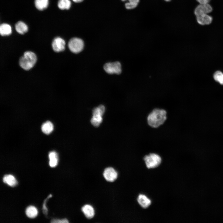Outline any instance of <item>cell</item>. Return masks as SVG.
<instances>
[{
  "instance_id": "6da1fadb",
  "label": "cell",
  "mask_w": 223,
  "mask_h": 223,
  "mask_svg": "<svg viewBox=\"0 0 223 223\" xmlns=\"http://www.w3.org/2000/svg\"><path fill=\"white\" fill-rule=\"evenodd\" d=\"M166 112L164 110L156 108L148 115L147 121L151 127L156 128L162 125L166 119Z\"/></svg>"
},
{
  "instance_id": "7a4b0ae2",
  "label": "cell",
  "mask_w": 223,
  "mask_h": 223,
  "mask_svg": "<svg viewBox=\"0 0 223 223\" xmlns=\"http://www.w3.org/2000/svg\"><path fill=\"white\" fill-rule=\"evenodd\" d=\"M37 60V57L35 54L32 52L27 51L25 52L20 58L19 64L22 68L28 70L33 67Z\"/></svg>"
},
{
  "instance_id": "3957f363",
  "label": "cell",
  "mask_w": 223,
  "mask_h": 223,
  "mask_svg": "<svg viewBox=\"0 0 223 223\" xmlns=\"http://www.w3.org/2000/svg\"><path fill=\"white\" fill-rule=\"evenodd\" d=\"M105 107L100 105L93 110V116L91 120L92 124L95 127L99 126L103 121V116L105 112Z\"/></svg>"
},
{
  "instance_id": "277c9868",
  "label": "cell",
  "mask_w": 223,
  "mask_h": 223,
  "mask_svg": "<svg viewBox=\"0 0 223 223\" xmlns=\"http://www.w3.org/2000/svg\"><path fill=\"white\" fill-rule=\"evenodd\" d=\"M144 160L146 167L148 168H154L158 167L161 164V158L158 155L150 153L144 156Z\"/></svg>"
},
{
  "instance_id": "5b68a950",
  "label": "cell",
  "mask_w": 223,
  "mask_h": 223,
  "mask_svg": "<svg viewBox=\"0 0 223 223\" xmlns=\"http://www.w3.org/2000/svg\"><path fill=\"white\" fill-rule=\"evenodd\" d=\"M68 47L71 51L75 53H77L81 52L83 49L84 43L80 38H73L69 40Z\"/></svg>"
},
{
  "instance_id": "8992f818",
  "label": "cell",
  "mask_w": 223,
  "mask_h": 223,
  "mask_svg": "<svg viewBox=\"0 0 223 223\" xmlns=\"http://www.w3.org/2000/svg\"><path fill=\"white\" fill-rule=\"evenodd\" d=\"M103 68L105 72L109 74H119L122 71L121 64L119 62L107 63L104 65Z\"/></svg>"
},
{
  "instance_id": "52a82bcc",
  "label": "cell",
  "mask_w": 223,
  "mask_h": 223,
  "mask_svg": "<svg viewBox=\"0 0 223 223\" xmlns=\"http://www.w3.org/2000/svg\"><path fill=\"white\" fill-rule=\"evenodd\" d=\"M212 10V7L209 4H200L196 7L194 13L197 16L203 15L207 14L211 12Z\"/></svg>"
},
{
  "instance_id": "ba28073f",
  "label": "cell",
  "mask_w": 223,
  "mask_h": 223,
  "mask_svg": "<svg viewBox=\"0 0 223 223\" xmlns=\"http://www.w3.org/2000/svg\"><path fill=\"white\" fill-rule=\"evenodd\" d=\"M103 176L107 181L113 182L117 179L118 173L113 168L108 167L105 169L103 173Z\"/></svg>"
},
{
  "instance_id": "9c48e42d",
  "label": "cell",
  "mask_w": 223,
  "mask_h": 223,
  "mask_svg": "<svg viewBox=\"0 0 223 223\" xmlns=\"http://www.w3.org/2000/svg\"><path fill=\"white\" fill-rule=\"evenodd\" d=\"M65 42L62 38L57 37L53 40L52 46L53 50L56 52H59L64 50Z\"/></svg>"
},
{
  "instance_id": "30bf717a",
  "label": "cell",
  "mask_w": 223,
  "mask_h": 223,
  "mask_svg": "<svg viewBox=\"0 0 223 223\" xmlns=\"http://www.w3.org/2000/svg\"><path fill=\"white\" fill-rule=\"evenodd\" d=\"M139 204L143 208H148L151 204V200L144 195L139 194L137 198Z\"/></svg>"
},
{
  "instance_id": "8fae6325",
  "label": "cell",
  "mask_w": 223,
  "mask_h": 223,
  "mask_svg": "<svg viewBox=\"0 0 223 223\" xmlns=\"http://www.w3.org/2000/svg\"><path fill=\"white\" fill-rule=\"evenodd\" d=\"M198 23L202 25L209 24L212 22V17L208 14H204L196 16Z\"/></svg>"
},
{
  "instance_id": "7c38bea8",
  "label": "cell",
  "mask_w": 223,
  "mask_h": 223,
  "mask_svg": "<svg viewBox=\"0 0 223 223\" xmlns=\"http://www.w3.org/2000/svg\"><path fill=\"white\" fill-rule=\"evenodd\" d=\"M85 216L89 219L93 218L94 215V211L93 207L89 204L84 205L81 208Z\"/></svg>"
},
{
  "instance_id": "4fadbf2b",
  "label": "cell",
  "mask_w": 223,
  "mask_h": 223,
  "mask_svg": "<svg viewBox=\"0 0 223 223\" xmlns=\"http://www.w3.org/2000/svg\"><path fill=\"white\" fill-rule=\"evenodd\" d=\"M3 182L11 186H15L17 183L15 177L11 175H5L3 178Z\"/></svg>"
},
{
  "instance_id": "5bb4252c",
  "label": "cell",
  "mask_w": 223,
  "mask_h": 223,
  "mask_svg": "<svg viewBox=\"0 0 223 223\" xmlns=\"http://www.w3.org/2000/svg\"><path fill=\"white\" fill-rule=\"evenodd\" d=\"M15 28L16 31L20 34H24L28 30V27L27 25L21 21H19L16 23L15 25Z\"/></svg>"
},
{
  "instance_id": "9a60e30c",
  "label": "cell",
  "mask_w": 223,
  "mask_h": 223,
  "mask_svg": "<svg viewBox=\"0 0 223 223\" xmlns=\"http://www.w3.org/2000/svg\"><path fill=\"white\" fill-rule=\"evenodd\" d=\"M12 32V29L11 26L8 24L3 23L0 26V33L2 36H7L10 35Z\"/></svg>"
},
{
  "instance_id": "2e32d148",
  "label": "cell",
  "mask_w": 223,
  "mask_h": 223,
  "mask_svg": "<svg viewBox=\"0 0 223 223\" xmlns=\"http://www.w3.org/2000/svg\"><path fill=\"white\" fill-rule=\"evenodd\" d=\"M41 129L43 133L48 134L53 131L54 126L53 124L51 122L47 121L43 124Z\"/></svg>"
},
{
  "instance_id": "e0dca14e",
  "label": "cell",
  "mask_w": 223,
  "mask_h": 223,
  "mask_svg": "<svg viewBox=\"0 0 223 223\" xmlns=\"http://www.w3.org/2000/svg\"><path fill=\"white\" fill-rule=\"evenodd\" d=\"M49 157L50 166L52 167H55L57 164L58 161L57 153L55 151H51L49 154Z\"/></svg>"
},
{
  "instance_id": "ac0fdd59",
  "label": "cell",
  "mask_w": 223,
  "mask_h": 223,
  "mask_svg": "<svg viewBox=\"0 0 223 223\" xmlns=\"http://www.w3.org/2000/svg\"><path fill=\"white\" fill-rule=\"evenodd\" d=\"M25 213L28 217L33 218L37 216L38 212L37 209L35 207L30 206L26 208Z\"/></svg>"
},
{
  "instance_id": "d6986e66",
  "label": "cell",
  "mask_w": 223,
  "mask_h": 223,
  "mask_svg": "<svg viewBox=\"0 0 223 223\" xmlns=\"http://www.w3.org/2000/svg\"><path fill=\"white\" fill-rule=\"evenodd\" d=\"M48 0H35V4L36 7L39 10H42L47 7Z\"/></svg>"
},
{
  "instance_id": "ffe728a7",
  "label": "cell",
  "mask_w": 223,
  "mask_h": 223,
  "mask_svg": "<svg viewBox=\"0 0 223 223\" xmlns=\"http://www.w3.org/2000/svg\"><path fill=\"white\" fill-rule=\"evenodd\" d=\"M71 2L70 0H59L58 6L61 9H68L71 6Z\"/></svg>"
},
{
  "instance_id": "44dd1931",
  "label": "cell",
  "mask_w": 223,
  "mask_h": 223,
  "mask_svg": "<svg viewBox=\"0 0 223 223\" xmlns=\"http://www.w3.org/2000/svg\"><path fill=\"white\" fill-rule=\"evenodd\" d=\"M123 1H126L128 2L125 3V6L127 9H133L136 7L139 2V0H121Z\"/></svg>"
},
{
  "instance_id": "7402d4cb",
  "label": "cell",
  "mask_w": 223,
  "mask_h": 223,
  "mask_svg": "<svg viewBox=\"0 0 223 223\" xmlns=\"http://www.w3.org/2000/svg\"><path fill=\"white\" fill-rule=\"evenodd\" d=\"M213 77L215 81L223 85V73L221 72H216L214 74Z\"/></svg>"
},
{
  "instance_id": "603a6c76",
  "label": "cell",
  "mask_w": 223,
  "mask_h": 223,
  "mask_svg": "<svg viewBox=\"0 0 223 223\" xmlns=\"http://www.w3.org/2000/svg\"><path fill=\"white\" fill-rule=\"evenodd\" d=\"M51 222L52 223H68L69 222L68 220H67L66 219H64L62 220H53Z\"/></svg>"
},
{
  "instance_id": "cb8c5ba5",
  "label": "cell",
  "mask_w": 223,
  "mask_h": 223,
  "mask_svg": "<svg viewBox=\"0 0 223 223\" xmlns=\"http://www.w3.org/2000/svg\"><path fill=\"white\" fill-rule=\"evenodd\" d=\"M200 4L208 3L210 0H196Z\"/></svg>"
},
{
  "instance_id": "d4e9b609",
  "label": "cell",
  "mask_w": 223,
  "mask_h": 223,
  "mask_svg": "<svg viewBox=\"0 0 223 223\" xmlns=\"http://www.w3.org/2000/svg\"><path fill=\"white\" fill-rule=\"evenodd\" d=\"M83 0H72V1L75 2H82Z\"/></svg>"
},
{
  "instance_id": "484cf974",
  "label": "cell",
  "mask_w": 223,
  "mask_h": 223,
  "mask_svg": "<svg viewBox=\"0 0 223 223\" xmlns=\"http://www.w3.org/2000/svg\"><path fill=\"white\" fill-rule=\"evenodd\" d=\"M165 0V1H169L170 0Z\"/></svg>"
}]
</instances>
